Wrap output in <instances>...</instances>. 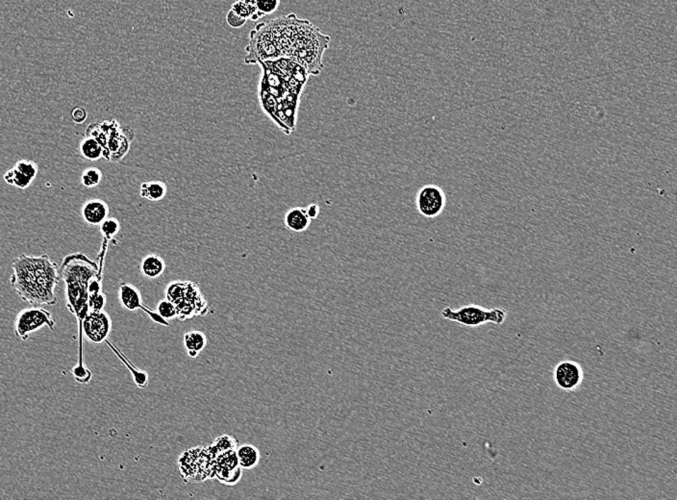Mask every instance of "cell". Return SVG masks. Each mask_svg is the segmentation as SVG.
<instances>
[{
	"mask_svg": "<svg viewBox=\"0 0 677 500\" xmlns=\"http://www.w3.org/2000/svg\"><path fill=\"white\" fill-rule=\"evenodd\" d=\"M305 210L306 214H307L309 219L311 220H316V218L318 217V215H320L321 212L320 206L316 204V203H313V204L307 206V207L305 208Z\"/></svg>",
	"mask_w": 677,
	"mask_h": 500,
	"instance_id": "obj_30",
	"label": "cell"
},
{
	"mask_svg": "<svg viewBox=\"0 0 677 500\" xmlns=\"http://www.w3.org/2000/svg\"><path fill=\"white\" fill-rule=\"evenodd\" d=\"M254 1L257 8V19L276 13L280 5V0H254Z\"/></svg>",
	"mask_w": 677,
	"mask_h": 500,
	"instance_id": "obj_24",
	"label": "cell"
},
{
	"mask_svg": "<svg viewBox=\"0 0 677 500\" xmlns=\"http://www.w3.org/2000/svg\"><path fill=\"white\" fill-rule=\"evenodd\" d=\"M60 271L65 284L66 305L78 322L79 327V359L76 366H85L83 362L82 323L89 312V283L93 277L99 274L98 265L87 255L77 252L68 254L63 259Z\"/></svg>",
	"mask_w": 677,
	"mask_h": 500,
	"instance_id": "obj_2",
	"label": "cell"
},
{
	"mask_svg": "<svg viewBox=\"0 0 677 500\" xmlns=\"http://www.w3.org/2000/svg\"><path fill=\"white\" fill-rule=\"evenodd\" d=\"M231 10L238 16L256 21L257 8L254 0H237L232 4Z\"/></svg>",
	"mask_w": 677,
	"mask_h": 500,
	"instance_id": "obj_22",
	"label": "cell"
},
{
	"mask_svg": "<svg viewBox=\"0 0 677 500\" xmlns=\"http://www.w3.org/2000/svg\"><path fill=\"white\" fill-rule=\"evenodd\" d=\"M207 345V338L200 331H191L184 336V347L189 356L196 358L204 350Z\"/></svg>",
	"mask_w": 677,
	"mask_h": 500,
	"instance_id": "obj_16",
	"label": "cell"
},
{
	"mask_svg": "<svg viewBox=\"0 0 677 500\" xmlns=\"http://www.w3.org/2000/svg\"><path fill=\"white\" fill-rule=\"evenodd\" d=\"M87 112L85 111L83 108L75 107L72 112V119L73 121L77 124H84L86 119H87Z\"/></svg>",
	"mask_w": 677,
	"mask_h": 500,
	"instance_id": "obj_28",
	"label": "cell"
},
{
	"mask_svg": "<svg viewBox=\"0 0 677 500\" xmlns=\"http://www.w3.org/2000/svg\"><path fill=\"white\" fill-rule=\"evenodd\" d=\"M106 343L107 345H109L110 347H111L113 352L116 353L117 356H119L120 359H121L122 361L124 362L125 366L128 367L129 371L130 372H131L132 376H133L135 383H136L137 386H138L139 388H146L147 381H149V374H147L146 372L141 371V369H137L136 367H134L133 365H132L131 363L128 361V359H127L126 357H124V355H122V353L120 352L119 349H117L116 347H115L114 345H113L111 343L109 342V340H107Z\"/></svg>",
	"mask_w": 677,
	"mask_h": 500,
	"instance_id": "obj_20",
	"label": "cell"
},
{
	"mask_svg": "<svg viewBox=\"0 0 677 500\" xmlns=\"http://www.w3.org/2000/svg\"><path fill=\"white\" fill-rule=\"evenodd\" d=\"M140 269L146 278L154 279L160 276L165 271L166 264L163 258L159 255L151 254L144 257Z\"/></svg>",
	"mask_w": 677,
	"mask_h": 500,
	"instance_id": "obj_17",
	"label": "cell"
},
{
	"mask_svg": "<svg viewBox=\"0 0 677 500\" xmlns=\"http://www.w3.org/2000/svg\"><path fill=\"white\" fill-rule=\"evenodd\" d=\"M238 463L236 450H229L218 455L213 460L211 478H217L225 484H234L242 477V470Z\"/></svg>",
	"mask_w": 677,
	"mask_h": 500,
	"instance_id": "obj_10",
	"label": "cell"
},
{
	"mask_svg": "<svg viewBox=\"0 0 677 500\" xmlns=\"http://www.w3.org/2000/svg\"><path fill=\"white\" fill-rule=\"evenodd\" d=\"M120 301L126 310L134 311L144 308L142 295L138 289L129 283H122L119 289Z\"/></svg>",
	"mask_w": 677,
	"mask_h": 500,
	"instance_id": "obj_13",
	"label": "cell"
},
{
	"mask_svg": "<svg viewBox=\"0 0 677 500\" xmlns=\"http://www.w3.org/2000/svg\"><path fill=\"white\" fill-rule=\"evenodd\" d=\"M111 330V318L104 310H90L82 323L83 335L94 345L106 342Z\"/></svg>",
	"mask_w": 677,
	"mask_h": 500,
	"instance_id": "obj_7",
	"label": "cell"
},
{
	"mask_svg": "<svg viewBox=\"0 0 677 500\" xmlns=\"http://www.w3.org/2000/svg\"><path fill=\"white\" fill-rule=\"evenodd\" d=\"M236 448V441L231 436L223 435L222 437L216 439L214 443L207 448L208 452L213 459L218 455L222 454L227 451L233 450Z\"/></svg>",
	"mask_w": 677,
	"mask_h": 500,
	"instance_id": "obj_21",
	"label": "cell"
},
{
	"mask_svg": "<svg viewBox=\"0 0 677 500\" xmlns=\"http://www.w3.org/2000/svg\"><path fill=\"white\" fill-rule=\"evenodd\" d=\"M55 325L53 314L48 310L40 306H32L30 308L23 309L17 315L14 323L15 334L19 339L27 340L32 333L45 326L54 331Z\"/></svg>",
	"mask_w": 677,
	"mask_h": 500,
	"instance_id": "obj_6",
	"label": "cell"
},
{
	"mask_svg": "<svg viewBox=\"0 0 677 500\" xmlns=\"http://www.w3.org/2000/svg\"><path fill=\"white\" fill-rule=\"evenodd\" d=\"M10 283L24 302L31 306L57 303L55 289L61 281L58 265L48 254H21L13 260Z\"/></svg>",
	"mask_w": 677,
	"mask_h": 500,
	"instance_id": "obj_1",
	"label": "cell"
},
{
	"mask_svg": "<svg viewBox=\"0 0 677 500\" xmlns=\"http://www.w3.org/2000/svg\"><path fill=\"white\" fill-rule=\"evenodd\" d=\"M166 291V300L175 306L178 318L186 320L203 315L207 311V303L195 282H171Z\"/></svg>",
	"mask_w": 677,
	"mask_h": 500,
	"instance_id": "obj_4",
	"label": "cell"
},
{
	"mask_svg": "<svg viewBox=\"0 0 677 500\" xmlns=\"http://www.w3.org/2000/svg\"><path fill=\"white\" fill-rule=\"evenodd\" d=\"M157 313L161 316L164 320H169L178 318V311H176L174 304L169 300H161L157 305Z\"/></svg>",
	"mask_w": 677,
	"mask_h": 500,
	"instance_id": "obj_26",
	"label": "cell"
},
{
	"mask_svg": "<svg viewBox=\"0 0 677 500\" xmlns=\"http://www.w3.org/2000/svg\"><path fill=\"white\" fill-rule=\"evenodd\" d=\"M102 180V173L99 169L90 166L86 169L81 175V183L85 188L90 189L97 187Z\"/></svg>",
	"mask_w": 677,
	"mask_h": 500,
	"instance_id": "obj_23",
	"label": "cell"
},
{
	"mask_svg": "<svg viewBox=\"0 0 677 500\" xmlns=\"http://www.w3.org/2000/svg\"><path fill=\"white\" fill-rule=\"evenodd\" d=\"M227 21L228 26L233 27V28H241L247 23V19L238 16L232 10H230L227 16Z\"/></svg>",
	"mask_w": 677,
	"mask_h": 500,
	"instance_id": "obj_27",
	"label": "cell"
},
{
	"mask_svg": "<svg viewBox=\"0 0 677 500\" xmlns=\"http://www.w3.org/2000/svg\"><path fill=\"white\" fill-rule=\"evenodd\" d=\"M109 207L107 203L102 200H90L86 201L81 209V215L86 224L90 227H97L109 218Z\"/></svg>",
	"mask_w": 677,
	"mask_h": 500,
	"instance_id": "obj_12",
	"label": "cell"
},
{
	"mask_svg": "<svg viewBox=\"0 0 677 500\" xmlns=\"http://www.w3.org/2000/svg\"><path fill=\"white\" fill-rule=\"evenodd\" d=\"M99 227L103 240L107 242L111 241L113 238L116 236L117 233H119L120 228H121L119 220L115 219V218H107Z\"/></svg>",
	"mask_w": 677,
	"mask_h": 500,
	"instance_id": "obj_25",
	"label": "cell"
},
{
	"mask_svg": "<svg viewBox=\"0 0 677 500\" xmlns=\"http://www.w3.org/2000/svg\"><path fill=\"white\" fill-rule=\"evenodd\" d=\"M140 195L146 200L156 202L160 201L166 197V186L165 183L160 181H151V182H144L140 189Z\"/></svg>",
	"mask_w": 677,
	"mask_h": 500,
	"instance_id": "obj_18",
	"label": "cell"
},
{
	"mask_svg": "<svg viewBox=\"0 0 677 500\" xmlns=\"http://www.w3.org/2000/svg\"><path fill=\"white\" fill-rule=\"evenodd\" d=\"M584 380V371L580 363L565 360L553 369V381L564 392H575L580 389Z\"/></svg>",
	"mask_w": 677,
	"mask_h": 500,
	"instance_id": "obj_9",
	"label": "cell"
},
{
	"mask_svg": "<svg viewBox=\"0 0 677 500\" xmlns=\"http://www.w3.org/2000/svg\"><path fill=\"white\" fill-rule=\"evenodd\" d=\"M79 153L86 160H99L103 157L102 144L92 137L85 136V138L79 144Z\"/></svg>",
	"mask_w": 677,
	"mask_h": 500,
	"instance_id": "obj_19",
	"label": "cell"
},
{
	"mask_svg": "<svg viewBox=\"0 0 677 500\" xmlns=\"http://www.w3.org/2000/svg\"><path fill=\"white\" fill-rule=\"evenodd\" d=\"M446 195L440 187L426 185L417 193L416 204L419 214L428 219L438 217L446 207Z\"/></svg>",
	"mask_w": 677,
	"mask_h": 500,
	"instance_id": "obj_8",
	"label": "cell"
},
{
	"mask_svg": "<svg viewBox=\"0 0 677 500\" xmlns=\"http://www.w3.org/2000/svg\"><path fill=\"white\" fill-rule=\"evenodd\" d=\"M441 316L445 320L459 323L461 325L477 327L490 323L499 325H504L506 320L507 313L502 308L487 310L481 306L470 304V305L463 306L457 310L446 307L441 311Z\"/></svg>",
	"mask_w": 677,
	"mask_h": 500,
	"instance_id": "obj_5",
	"label": "cell"
},
{
	"mask_svg": "<svg viewBox=\"0 0 677 500\" xmlns=\"http://www.w3.org/2000/svg\"><path fill=\"white\" fill-rule=\"evenodd\" d=\"M142 310H144V312H146L147 315H149V317H151V320H153V322L158 323V325H166V326L169 325L168 320H164V318H162L158 313L151 312V310H149V309H146V307H144V308L142 309Z\"/></svg>",
	"mask_w": 677,
	"mask_h": 500,
	"instance_id": "obj_29",
	"label": "cell"
},
{
	"mask_svg": "<svg viewBox=\"0 0 677 500\" xmlns=\"http://www.w3.org/2000/svg\"><path fill=\"white\" fill-rule=\"evenodd\" d=\"M86 136L92 137L102 144V158L109 162L122 160L128 152L131 142L116 119L90 124L86 129Z\"/></svg>",
	"mask_w": 677,
	"mask_h": 500,
	"instance_id": "obj_3",
	"label": "cell"
},
{
	"mask_svg": "<svg viewBox=\"0 0 677 500\" xmlns=\"http://www.w3.org/2000/svg\"><path fill=\"white\" fill-rule=\"evenodd\" d=\"M286 227L291 231L301 233L307 230L310 225L311 220L306 214L305 208L296 207L292 208L286 213L285 219Z\"/></svg>",
	"mask_w": 677,
	"mask_h": 500,
	"instance_id": "obj_14",
	"label": "cell"
},
{
	"mask_svg": "<svg viewBox=\"0 0 677 500\" xmlns=\"http://www.w3.org/2000/svg\"><path fill=\"white\" fill-rule=\"evenodd\" d=\"M238 463L242 470H254L259 465L261 454L252 445H242L236 450Z\"/></svg>",
	"mask_w": 677,
	"mask_h": 500,
	"instance_id": "obj_15",
	"label": "cell"
},
{
	"mask_svg": "<svg viewBox=\"0 0 677 500\" xmlns=\"http://www.w3.org/2000/svg\"><path fill=\"white\" fill-rule=\"evenodd\" d=\"M39 173V166L35 162L23 159L15 164L13 168L4 173L5 183L19 190L30 187Z\"/></svg>",
	"mask_w": 677,
	"mask_h": 500,
	"instance_id": "obj_11",
	"label": "cell"
}]
</instances>
